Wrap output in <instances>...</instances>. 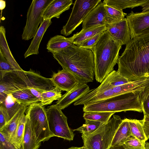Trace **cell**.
<instances>
[{
    "label": "cell",
    "instance_id": "8fae6325",
    "mask_svg": "<svg viewBox=\"0 0 149 149\" xmlns=\"http://www.w3.org/2000/svg\"><path fill=\"white\" fill-rule=\"evenodd\" d=\"M130 82V81L121 75L117 71L113 70L108 74L98 87L90 90L82 97H89L102 91L125 84Z\"/></svg>",
    "mask_w": 149,
    "mask_h": 149
},
{
    "label": "cell",
    "instance_id": "60d3db41",
    "mask_svg": "<svg viewBox=\"0 0 149 149\" xmlns=\"http://www.w3.org/2000/svg\"><path fill=\"white\" fill-rule=\"evenodd\" d=\"M142 11V12H144L149 10V0L146 3L144 4L141 6Z\"/></svg>",
    "mask_w": 149,
    "mask_h": 149
},
{
    "label": "cell",
    "instance_id": "ab89813d",
    "mask_svg": "<svg viewBox=\"0 0 149 149\" xmlns=\"http://www.w3.org/2000/svg\"><path fill=\"white\" fill-rule=\"evenodd\" d=\"M142 108L144 114L149 115V94L143 102Z\"/></svg>",
    "mask_w": 149,
    "mask_h": 149
},
{
    "label": "cell",
    "instance_id": "4dcf8cb0",
    "mask_svg": "<svg viewBox=\"0 0 149 149\" xmlns=\"http://www.w3.org/2000/svg\"><path fill=\"white\" fill-rule=\"evenodd\" d=\"M61 90L58 87L44 91L41 95V104L43 106L51 104L54 100H59L62 97Z\"/></svg>",
    "mask_w": 149,
    "mask_h": 149
},
{
    "label": "cell",
    "instance_id": "b9f144b4",
    "mask_svg": "<svg viewBox=\"0 0 149 149\" xmlns=\"http://www.w3.org/2000/svg\"><path fill=\"white\" fill-rule=\"evenodd\" d=\"M0 9L1 10H3L6 6V1H5L1 0L0 1Z\"/></svg>",
    "mask_w": 149,
    "mask_h": 149
},
{
    "label": "cell",
    "instance_id": "7a4b0ae2",
    "mask_svg": "<svg viewBox=\"0 0 149 149\" xmlns=\"http://www.w3.org/2000/svg\"><path fill=\"white\" fill-rule=\"evenodd\" d=\"M52 53L63 69L73 74L79 83L87 84L93 81L95 60L91 50L73 44L62 50Z\"/></svg>",
    "mask_w": 149,
    "mask_h": 149
},
{
    "label": "cell",
    "instance_id": "f546056e",
    "mask_svg": "<svg viewBox=\"0 0 149 149\" xmlns=\"http://www.w3.org/2000/svg\"><path fill=\"white\" fill-rule=\"evenodd\" d=\"M6 109L11 119L16 114L24 105L15 98L11 94L8 95L3 102L0 103Z\"/></svg>",
    "mask_w": 149,
    "mask_h": 149
},
{
    "label": "cell",
    "instance_id": "277c9868",
    "mask_svg": "<svg viewBox=\"0 0 149 149\" xmlns=\"http://www.w3.org/2000/svg\"><path fill=\"white\" fill-rule=\"evenodd\" d=\"M149 94V89L132 92L84 105L85 112H143L142 103Z\"/></svg>",
    "mask_w": 149,
    "mask_h": 149
},
{
    "label": "cell",
    "instance_id": "ee69618b",
    "mask_svg": "<svg viewBox=\"0 0 149 149\" xmlns=\"http://www.w3.org/2000/svg\"><path fill=\"white\" fill-rule=\"evenodd\" d=\"M145 149H149V142L145 143Z\"/></svg>",
    "mask_w": 149,
    "mask_h": 149
},
{
    "label": "cell",
    "instance_id": "d4e9b609",
    "mask_svg": "<svg viewBox=\"0 0 149 149\" xmlns=\"http://www.w3.org/2000/svg\"><path fill=\"white\" fill-rule=\"evenodd\" d=\"M11 94L18 102L24 105L28 106L36 102H40L33 95L28 87L17 90Z\"/></svg>",
    "mask_w": 149,
    "mask_h": 149
},
{
    "label": "cell",
    "instance_id": "603a6c76",
    "mask_svg": "<svg viewBox=\"0 0 149 149\" xmlns=\"http://www.w3.org/2000/svg\"><path fill=\"white\" fill-rule=\"evenodd\" d=\"M26 116L27 119L23 138V149H38L41 145V143H39L37 141L29 119Z\"/></svg>",
    "mask_w": 149,
    "mask_h": 149
},
{
    "label": "cell",
    "instance_id": "74e56055",
    "mask_svg": "<svg viewBox=\"0 0 149 149\" xmlns=\"http://www.w3.org/2000/svg\"><path fill=\"white\" fill-rule=\"evenodd\" d=\"M141 121L144 131L148 139H149V115L144 114V117Z\"/></svg>",
    "mask_w": 149,
    "mask_h": 149
},
{
    "label": "cell",
    "instance_id": "e0dca14e",
    "mask_svg": "<svg viewBox=\"0 0 149 149\" xmlns=\"http://www.w3.org/2000/svg\"><path fill=\"white\" fill-rule=\"evenodd\" d=\"M52 23L51 19H43L24 54V58L32 55H37L39 54V49L41 42L44 34Z\"/></svg>",
    "mask_w": 149,
    "mask_h": 149
},
{
    "label": "cell",
    "instance_id": "f35d334b",
    "mask_svg": "<svg viewBox=\"0 0 149 149\" xmlns=\"http://www.w3.org/2000/svg\"><path fill=\"white\" fill-rule=\"evenodd\" d=\"M33 95L40 102L41 100V95L44 92L40 89L33 88H29Z\"/></svg>",
    "mask_w": 149,
    "mask_h": 149
},
{
    "label": "cell",
    "instance_id": "484cf974",
    "mask_svg": "<svg viewBox=\"0 0 149 149\" xmlns=\"http://www.w3.org/2000/svg\"><path fill=\"white\" fill-rule=\"evenodd\" d=\"M132 135L145 144L148 139L145 134L141 120L128 119Z\"/></svg>",
    "mask_w": 149,
    "mask_h": 149
},
{
    "label": "cell",
    "instance_id": "2e32d148",
    "mask_svg": "<svg viewBox=\"0 0 149 149\" xmlns=\"http://www.w3.org/2000/svg\"><path fill=\"white\" fill-rule=\"evenodd\" d=\"M72 3V0H53L44 12L43 19L59 18L61 14L70 9Z\"/></svg>",
    "mask_w": 149,
    "mask_h": 149
},
{
    "label": "cell",
    "instance_id": "d590c367",
    "mask_svg": "<svg viewBox=\"0 0 149 149\" xmlns=\"http://www.w3.org/2000/svg\"><path fill=\"white\" fill-rule=\"evenodd\" d=\"M10 120L6 109L2 104H0V130L5 126Z\"/></svg>",
    "mask_w": 149,
    "mask_h": 149
},
{
    "label": "cell",
    "instance_id": "e575fe53",
    "mask_svg": "<svg viewBox=\"0 0 149 149\" xmlns=\"http://www.w3.org/2000/svg\"><path fill=\"white\" fill-rule=\"evenodd\" d=\"M104 32L99 33L92 37L84 41L79 46L84 49H90L97 42L103 35Z\"/></svg>",
    "mask_w": 149,
    "mask_h": 149
},
{
    "label": "cell",
    "instance_id": "ba28073f",
    "mask_svg": "<svg viewBox=\"0 0 149 149\" xmlns=\"http://www.w3.org/2000/svg\"><path fill=\"white\" fill-rule=\"evenodd\" d=\"M101 0H76L66 24L61 31V34L68 36L82 23L89 13L101 2Z\"/></svg>",
    "mask_w": 149,
    "mask_h": 149
},
{
    "label": "cell",
    "instance_id": "9c48e42d",
    "mask_svg": "<svg viewBox=\"0 0 149 149\" xmlns=\"http://www.w3.org/2000/svg\"><path fill=\"white\" fill-rule=\"evenodd\" d=\"M49 129L55 136L67 140H73L74 134L69 127L67 118L56 104L48 106L46 109Z\"/></svg>",
    "mask_w": 149,
    "mask_h": 149
},
{
    "label": "cell",
    "instance_id": "f6af8a7d",
    "mask_svg": "<svg viewBox=\"0 0 149 149\" xmlns=\"http://www.w3.org/2000/svg\"><path fill=\"white\" fill-rule=\"evenodd\" d=\"M81 147H72L68 148L67 149H81L82 148Z\"/></svg>",
    "mask_w": 149,
    "mask_h": 149
},
{
    "label": "cell",
    "instance_id": "7402d4cb",
    "mask_svg": "<svg viewBox=\"0 0 149 149\" xmlns=\"http://www.w3.org/2000/svg\"><path fill=\"white\" fill-rule=\"evenodd\" d=\"M107 26L102 25L97 26L80 32L73 35V44L80 45L84 41L94 36L97 34L107 30Z\"/></svg>",
    "mask_w": 149,
    "mask_h": 149
},
{
    "label": "cell",
    "instance_id": "d6986e66",
    "mask_svg": "<svg viewBox=\"0 0 149 149\" xmlns=\"http://www.w3.org/2000/svg\"><path fill=\"white\" fill-rule=\"evenodd\" d=\"M74 36L66 38L60 35H56L48 41L46 48L51 53L59 52L70 47L73 44Z\"/></svg>",
    "mask_w": 149,
    "mask_h": 149
},
{
    "label": "cell",
    "instance_id": "5b68a950",
    "mask_svg": "<svg viewBox=\"0 0 149 149\" xmlns=\"http://www.w3.org/2000/svg\"><path fill=\"white\" fill-rule=\"evenodd\" d=\"M122 120L119 116L113 115L107 123L101 125L93 133L82 134L83 146L86 149H109Z\"/></svg>",
    "mask_w": 149,
    "mask_h": 149
},
{
    "label": "cell",
    "instance_id": "1f68e13d",
    "mask_svg": "<svg viewBox=\"0 0 149 149\" xmlns=\"http://www.w3.org/2000/svg\"><path fill=\"white\" fill-rule=\"evenodd\" d=\"M85 124L80 127L73 130V131H77L82 134L87 135L91 134L95 131L98 128L103 124L100 122L85 120Z\"/></svg>",
    "mask_w": 149,
    "mask_h": 149
},
{
    "label": "cell",
    "instance_id": "52a82bcc",
    "mask_svg": "<svg viewBox=\"0 0 149 149\" xmlns=\"http://www.w3.org/2000/svg\"><path fill=\"white\" fill-rule=\"evenodd\" d=\"M53 0H33L26 15V25L23 29L22 39L28 40L33 38L43 21L45 9Z\"/></svg>",
    "mask_w": 149,
    "mask_h": 149
},
{
    "label": "cell",
    "instance_id": "cb8c5ba5",
    "mask_svg": "<svg viewBox=\"0 0 149 149\" xmlns=\"http://www.w3.org/2000/svg\"><path fill=\"white\" fill-rule=\"evenodd\" d=\"M149 0H104L103 3L120 10L126 8L132 9L136 7L141 6Z\"/></svg>",
    "mask_w": 149,
    "mask_h": 149
},
{
    "label": "cell",
    "instance_id": "8992f818",
    "mask_svg": "<svg viewBox=\"0 0 149 149\" xmlns=\"http://www.w3.org/2000/svg\"><path fill=\"white\" fill-rule=\"evenodd\" d=\"M25 113L38 142L46 141L55 136L49 129L46 109L40 102L28 106Z\"/></svg>",
    "mask_w": 149,
    "mask_h": 149
},
{
    "label": "cell",
    "instance_id": "6da1fadb",
    "mask_svg": "<svg viewBox=\"0 0 149 149\" xmlns=\"http://www.w3.org/2000/svg\"><path fill=\"white\" fill-rule=\"evenodd\" d=\"M117 63V71L129 81L149 77V34L131 39Z\"/></svg>",
    "mask_w": 149,
    "mask_h": 149
},
{
    "label": "cell",
    "instance_id": "30bf717a",
    "mask_svg": "<svg viewBox=\"0 0 149 149\" xmlns=\"http://www.w3.org/2000/svg\"><path fill=\"white\" fill-rule=\"evenodd\" d=\"M131 39L149 34V10L140 13L132 11L127 16Z\"/></svg>",
    "mask_w": 149,
    "mask_h": 149
},
{
    "label": "cell",
    "instance_id": "4fadbf2b",
    "mask_svg": "<svg viewBox=\"0 0 149 149\" xmlns=\"http://www.w3.org/2000/svg\"><path fill=\"white\" fill-rule=\"evenodd\" d=\"M107 28L109 35L122 45H126L130 40V31L126 18L108 25Z\"/></svg>",
    "mask_w": 149,
    "mask_h": 149
},
{
    "label": "cell",
    "instance_id": "83f0119b",
    "mask_svg": "<svg viewBox=\"0 0 149 149\" xmlns=\"http://www.w3.org/2000/svg\"><path fill=\"white\" fill-rule=\"evenodd\" d=\"M115 113L107 112H85L83 117L85 120L97 121L104 124L109 121Z\"/></svg>",
    "mask_w": 149,
    "mask_h": 149
},
{
    "label": "cell",
    "instance_id": "44dd1931",
    "mask_svg": "<svg viewBox=\"0 0 149 149\" xmlns=\"http://www.w3.org/2000/svg\"><path fill=\"white\" fill-rule=\"evenodd\" d=\"M0 52L16 70H23L15 60L10 49L6 38L5 28L3 26L0 27Z\"/></svg>",
    "mask_w": 149,
    "mask_h": 149
},
{
    "label": "cell",
    "instance_id": "d6a6232c",
    "mask_svg": "<svg viewBox=\"0 0 149 149\" xmlns=\"http://www.w3.org/2000/svg\"><path fill=\"white\" fill-rule=\"evenodd\" d=\"M16 71L0 52V80L10 73Z\"/></svg>",
    "mask_w": 149,
    "mask_h": 149
},
{
    "label": "cell",
    "instance_id": "7bdbcfd3",
    "mask_svg": "<svg viewBox=\"0 0 149 149\" xmlns=\"http://www.w3.org/2000/svg\"><path fill=\"white\" fill-rule=\"evenodd\" d=\"M109 149H125L122 145L115 146H110Z\"/></svg>",
    "mask_w": 149,
    "mask_h": 149
},
{
    "label": "cell",
    "instance_id": "4316f807",
    "mask_svg": "<svg viewBox=\"0 0 149 149\" xmlns=\"http://www.w3.org/2000/svg\"><path fill=\"white\" fill-rule=\"evenodd\" d=\"M27 117L26 115L24 113L21 117L12 143L18 149H23V138Z\"/></svg>",
    "mask_w": 149,
    "mask_h": 149
},
{
    "label": "cell",
    "instance_id": "8d00e7d4",
    "mask_svg": "<svg viewBox=\"0 0 149 149\" xmlns=\"http://www.w3.org/2000/svg\"><path fill=\"white\" fill-rule=\"evenodd\" d=\"M0 149H18L11 141L0 132Z\"/></svg>",
    "mask_w": 149,
    "mask_h": 149
},
{
    "label": "cell",
    "instance_id": "7c38bea8",
    "mask_svg": "<svg viewBox=\"0 0 149 149\" xmlns=\"http://www.w3.org/2000/svg\"><path fill=\"white\" fill-rule=\"evenodd\" d=\"M104 3L101 1L88 15L82 22L81 30L97 26H107V15Z\"/></svg>",
    "mask_w": 149,
    "mask_h": 149
},
{
    "label": "cell",
    "instance_id": "bcb514c9",
    "mask_svg": "<svg viewBox=\"0 0 149 149\" xmlns=\"http://www.w3.org/2000/svg\"><path fill=\"white\" fill-rule=\"evenodd\" d=\"M81 149H86V148L83 146Z\"/></svg>",
    "mask_w": 149,
    "mask_h": 149
},
{
    "label": "cell",
    "instance_id": "836d02e7",
    "mask_svg": "<svg viewBox=\"0 0 149 149\" xmlns=\"http://www.w3.org/2000/svg\"><path fill=\"white\" fill-rule=\"evenodd\" d=\"M122 146L125 149H145V144L132 135Z\"/></svg>",
    "mask_w": 149,
    "mask_h": 149
},
{
    "label": "cell",
    "instance_id": "3957f363",
    "mask_svg": "<svg viewBox=\"0 0 149 149\" xmlns=\"http://www.w3.org/2000/svg\"><path fill=\"white\" fill-rule=\"evenodd\" d=\"M121 44L113 38L106 30L97 42L90 50L93 52L95 73L96 81L101 83L113 70L118 63Z\"/></svg>",
    "mask_w": 149,
    "mask_h": 149
},
{
    "label": "cell",
    "instance_id": "ac0fdd59",
    "mask_svg": "<svg viewBox=\"0 0 149 149\" xmlns=\"http://www.w3.org/2000/svg\"><path fill=\"white\" fill-rule=\"evenodd\" d=\"M28 106L24 105L11 119L8 123L2 129L0 132L13 143L14 139L16 130L19 120L25 113Z\"/></svg>",
    "mask_w": 149,
    "mask_h": 149
},
{
    "label": "cell",
    "instance_id": "5bb4252c",
    "mask_svg": "<svg viewBox=\"0 0 149 149\" xmlns=\"http://www.w3.org/2000/svg\"><path fill=\"white\" fill-rule=\"evenodd\" d=\"M89 90V86L87 84L79 83L62 95L56 102V104L61 110L63 109L73 102H76Z\"/></svg>",
    "mask_w": 149,
    "mask_h": 149
},
{
    "label": "cell",
    "instance_id": "f1b7e54d",
    "mask_svg": "<svg viewBox=\"0 0 149 149\" xmlns=\"http://www.w3.org/2000/svg\"><path fill=\"white\" fill-rule=\"evenodd\" d=\"M106 15L107 25L120 21L125 18L127 14L121 11L104 4Z\"/></svg>",
    "mask_w": 149,
    "mask_h": 149
},
{
    "label": "cell",
    "instance_id": "ffe728a7",
    "mask_svg": "<svg viewBox=\"0 0 149 149\" xmlns=\"http://www.w3.org/2000/svg\"><path fill=\"white\" fill-rule=\"evenodd\" d=\"M128 119L125 118L118 128L113 139L111 146L122 145L131 135Z\"/></svg>",
    "mask_w": 149,
    "mask_h": 149
},
{
    "label": "cell",
    "instance_id": "9a60e30c",
    "mask_svg": "<svg viewBox=\"0 0 149 149\" xmlns=\"http://www.w3.org/2000/svg\"><path fill=\"white\" fill-rule=\"evenodd\" d=\"M51 79L56 87L61 91H66L79 83L73 74L64 69L54 74Z\"/></svg>",
    "mask_w": 149,
    "mask_h": 149
}]
</instances>
